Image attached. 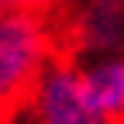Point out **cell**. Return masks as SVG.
<instances>
[{
    "label": "cell",
    "instance_id": "obj_1",
    "mask_svg": "<svg viewBox=\"0 0 124 124\" xmlns=\"http://www.w3.org/2000/svg\"><path fill=\"white\" fill-rule=\"evenodd\" d=\"M62 55L52 10L4 7L0 10V121H10L28 103L41 72Z\"/></svg>",
    "mask_w": 124,
    "mask_h": 124
},
{
    "label": "cell",
    "instance_id": "obj_2",
    "mask_svg": "<svg viewBox=\"0 0 124 124\" xmlns=\"http://www.w3.org/2000/svg\"><path fill=\"white\" fill-rule=\"evenodd\" d=\"M7 124H114V121H107L97 110V103L90 100L79 62L62 52L41 72L28 103Z\"/></svg>",
    "mask_w": 124,
    "mask_h": 124
},
{
    "label": "cell",
    "instance_id": "obj_3",
    "mask_svg": "<svg viewBox=\"0 0 124 124\" xmlns=\"http://www.w3.org/2000/svg\"><path fill=\"white\" fill-rule=\"evenodd\" d=\"M55 28L72 59L124 55V0H72Z\"/></svg>",
    "mask_w": 124,
    "mask_h": 124
},
{
    "label": "cell",
    "instance_id": "obj_4",
    "mask_svg": "<svg viewBox=\"0 0 124 124\" xmlns=\"http://www.w3.org/2000/svg\"><path fill=\"white\" fill-rule=\"evenodd\" d=\"M83 72V86L90 100L97 103V110L124 124V55H93V59H76Z\"/></svg>",
    "mask_w": 124,
    "mask_h": 124
},
{
    "label": "cell",
    "instance_id": "obj_5",
    "mask_svg": "<svg viewBox=\"0 0 124 124\" xmlns=\"http://www.w3.org/2000/svg\"><path fill=\"white\" fill-rule=\"evenodd\" d=\"M4 7H14V0H0V10H4Z\"/></svg>",
    "mask_w": 124,
    "mask_h": 124
},
{
    "label": "cell",
    "instance_id": "obj_6",
    "mask_svg": "<svg viewBox=\"0 0 124 124\" xmlns=\"http://www.w3.org/2000/svg\"><path fill=\"white\" fill-rule=\"evenodd\" d=\"M0 124H4V121H0Z\"/></svg>",
    "mask_w": 124,
    "mask_h": 124
}]
</instances>
